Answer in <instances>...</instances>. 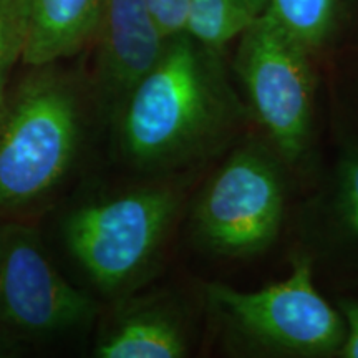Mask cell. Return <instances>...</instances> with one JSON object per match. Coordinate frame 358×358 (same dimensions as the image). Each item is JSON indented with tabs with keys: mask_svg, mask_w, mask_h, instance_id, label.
<instances>
[{
	"mask_svg": "<svg viewBox=\"0 0 358 358\" xmlns=\"http://www.w3.org/2000/svg\"><path fill=\"white\" fill-rule=\"evenodd\" d=\"M186 353L179 325L158 310H134L123 315L98 340L100 358H178Z\"/></svg>",
	"mask_w": 358,
	"mask_h": 358,
	"instance_id": "cell-10",
	"label": "cell"
},
{
	"mask_svg": "<svg viewBox=\"0 0 358 358\" xmlns=\"http://www.w3.org/2000/svg\"><path fill=\"white\" fill-rule=\"evenodd\" d=\"M101 3L103 0H22V60L30 66H43L82 50L96 35Z\"/></svg>",
	"mask_w": 358,
	"mask_h": 358,
	"instance_id": "cell-9",
	"label": "cell"
},
{
	"mask_svg": "<svg viewBox=\"0 0 358 358\" xmlns=\"http://www.w3.org/2000/svg\"><path fill=\"white\" fill-rule=\"evenodd\" d=\"M342 196L347 221L358 234V158L348 159L343 168Z\"/></svg>",
	"mask_w": 358,
	"mask_h": 358,
	"instance_id": "cell-15",
	"label": "cell"
},
{
	"mask_svg": "<svg viewBox=\"0 0 358 358\" xmlns=\"http://www.w3.org/2000/svg\"><path fill=\"white\" fill-rule=\"evenodd\" d=\"M266 10L307 50H312L332 32L337 0H268Z\"/></svg>",
	"mask_w": 358,
	"mask_h": 358,
	"instance_id": "cell-12",
	"label": "cell"
},
{
	"mask_svg": "<svg viewBox=\"0 0 358 358\" xmlns=\"http://www.w3.org/2000/svg\"><path fill=\"white\" fill-rule=\"evenodd\" d=\"M176 208L174 191L159 186L88 203L66 217V245L103 292H118L145 272Z\"/></svg>",
	"mask_w": 358,
	"mask_h": 358,
	"instance_id": "cell-3",
	"label": "cell"
},
{
	"mask_svg": "<svg viewBox=\"0 0 358 358\" xmlns=\"http://www.w3.org/2000/svg\"><path fill=\"white\" fill-rule=\"evenodd\" d=\"M25 20L22 0H0V103L6 98L8 73L24 53Z\"/></svg>",
	"mask_w": 358,
	"mask_h": 358,
	"instance_id": "cell-13",
	"label": "cell"
},
{
	"mask_svg": "<svg viewBox=\"0 0 358 358\" xmlns=\"http://www.w3.org/2000/svg\"><path fill=\"white\" fill-rule=\"evenodd\" d=\"M256 17L244 0H189L187 34L209 52H219Z\"/></svg>",
	"mask_w": 358,
	"mask_h": 358,
	"instance_id": "cell-11",
	"label": "cell"
},
{
	"mask_svg": "<svg viewBox=\"0 0 358 358\" xmlns=\"http://www.w3.org/2000/svg\"><path fill=\"white\" fill-rule=\"evenodd\" d=\"M208 299L249 337L295 353L334 352L345 340L343 317L313 285L307 259L287 279L266 289L243 292L224 284H208Z\"/></svg>",
	"mask_w": 358,
	"mask_h": 358,
	"instance_id": "cell-5",
	"label": "cell"
},
{
	"mask_svg": "<svg viewBox=\"0 0 358 358\" xmlns=\"http://www.w3.org/2000/svg\"><path fill=\"white\" fill-rule=\"evenodd\" d=\"M48 66H34L0 103V208H24L43 198L78 155L83 127L78 95Z\"/></svg>",
	"mask_w": 358,
	"mask_h": 358,
	"instance_id": "cell-2",
	"label": "cell"
},
{
	"mask_svg": "<svg viewBox=\"0 0 358 358\" xmlns=\"http://www.w3.org/2000/svg\"><path fill=\"white\" fill-rule=\"evenodd\" d=\"M96 35L101 92L118 110L133 85L158 62L168 40L151 19L146 0H103Z\"/></svg>",
	"mask_w": 358,
	"mask_h": 358,
	"instance_id": "cell-8",
	"label": "cell"
},
{
	"mask_svg": "<svg viewBox=\"0 0 358 358\" xmlns=\"http://www.w3.org/2000/svg\"><path fill=\"white\" fill-rule=\"evenodd\" d=\"M284 213V186L271 158L236 151L209 181L196 209V232L224 256L261 252L275 239Z\"/></svg>",
	"mask_w": 358,
	"mask_h": 358,
	"instance_id": "cell-6",
	"label": "cell"
},
{
	"mask_svg": "<svg viewBox=\"0 0 358 358\" xmlns=\"http://www.w3.org/2000/svg\"><path fill=\"white\" fill-rule=\"evenodd\" d=\"M244 3L248 6L250 13H252L254 17H257L267 8L268 0H244Z\"/></svg>",
	"mask_w": 358,
	"mask_h": 358,
	"instance_id": "cell-17",
	"label": "cell"
},
{
	"mask_svg": "<svg viewBox=\"0 0 358 358\" xmlns=\"http://www.w3.org/2000/svg\"><path fill=\"white\" fill-rule=\"evenodd\" d=\"M96 306L70 284L45 252L38 232L22 224L0 227V322L24 334L73 329Z\"/></svg>",
	"mask_w": 358,
	"mask_h": 358,
	"instance_id": "cell-7",
	"label": "cell"
},
{
	"mask_svg": "<svg viewBox=\"0 0 358 358\" xmlns=\"http://www.w3.org/2000/svg\"><path fill=\"white\" fill-rule=\"evenodd\" d=\"M148 10L164 40L187 34L189 0H146Z\"/></svg>",
	"mask_w": 358,
	"mask_h": 358,
	"instance_id": "cell-14",
	"label": "cell"
},
{
	"mask_svg": "<svg viewBox=\"0 0 358 358\" xmlns=\"http://www.w3.org/2000/svg\"><path fill=\"white\" fill-rule=\"evenodd\" d=\"M8 348H10V347H8V343L2 338V335H0V357L6 355V352L8 350Z\"/></svg>",
	"mask_w": 358,
	"mask_h": 358,
	"instance_id": "cell-18",
	"label": "cell"
},
{
	"mask_svg": "<svg viewBox=\"0 0 358 358\" xmlns=\"http://www.w3.org/2000/svg\"><path fill=\"white\" fill-rule=\"evenodd\" d=\"M342 317L345 322V340L342 343L343 357L358 358V303H342Z\"/></svg>",
	"mask_w": 358,
	"mask_h": 358,
	"instance_id": "cell-16",
	"label": "cell"
},
{
	"mask_svg": "<svg viewBox=\"0 0 358 358\" xmlns=\"http://www.w3.org/2000/svg\"><path fill=\"white\" fill-rule=\"evenodd\" d=\"M307 48L264 10L241 34L237 73L254 113L287 161L307 150L313 75Z\"/></svg>",
	"mask_w": 358,
	"mask_h": 358,
	"instance_id": "cell-4",
	"label": "cell"
},
{
	"mask_svg": "<svg viewBox=\"0 0 358 358\" xmlns=\"http://www.w3.org/2000/svg\"><path fill=\"white\" fill-rule=\"evenodd\" d=\"M227 111L226 90L198 45L189 34L178 35L120 103V145L138 166H173L217 136Z\"/></svg>",
	"mask_w": 358,
	"mask_h": 358,
	"instance_id": "cell-1",
	"label": "cell"
}]
</instances>
